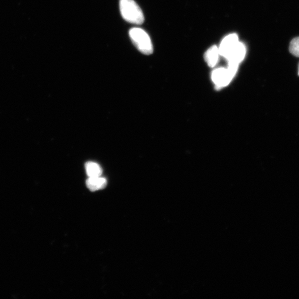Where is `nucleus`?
<instances>
[{
	"mask_svg": "<svg viewBox=\"0 0 299 299\" xmlns=\"http://www.w3.org/2000/svg\"><path fill=\"white\" fill-rule=\"evenodd\" d=\"M219 52L217 46L211 47L207 51L205 55V59L208 65L210 67H213L218 62Z\"/></svg>",
	"mask_w": 299,
	"mask_h": 299,
	"instance_id": "nucleus-7",
	"label": "nucleus"
},
{
	"mask_svg": "<svg viewBox=\"0 0 299 299\" xmlns=\"http://www.w3.org/2000/svg\"><path fill=\"white\" fill-rule=\"evenodd\" d=\"M235 76V74L228 68H219L214 70L212 78L215 87L219 90L229 84Z\"/></svg>",
	"mask_w": 299,
	"mask_h": 299,
	"instance_id": "nucleus-3",
	"label": "nucleus"
},
{
	"mask_svg": "<svg viewBox=\"0 0 299 299\" xmlns=\"http://www.w3.org/2000/svg\"></svg>",
	"mask_w": 299,
	"mask_h": 299,
	"instance_id": "nucleus-10",
	"label": "nucleus"
},
{
	"mask_svg": "<svg viewBox=\"0 0 299 299\" xmlns=\"http://www.w3.org/2000/svg\"><path fill=\"white\" fill-rule=\"evenodd\" d=\"M289 51L294 56L299 57V37L292 39L290 43Z\"/></svg>",
	"mask_w": 299,
	"mask_h": 299,
	"instance_id": "nucleus-9",
	"label": "nucleus"
},
{
	"mask_svg": "<svg viewBox=\"0 0 299 299\" xmlns=\"http://www.w3.org/2000/svg\"><path fill=\"white\" fill-rule=\"evenodd\" d=\"M86 184L91 191L102 190L106 187L107 179L102 177L89 178L87 180Z\"/></svg>",
	"mask_w": 299,
	"mask_h": 299,
	"instance_id": "nucleus-6",
	"label": "nucleus"
},
{
	"mask_svg": "<svg viewBox=\"0 0 299 299\" xmlns=\"http://www.w3.org/2000/svg\"><path fill=\"white\" fill-rule=\"evenodd\" d=\"M129 36L134 45L143 54L150 55L152 54V41L145 30L139 28H132L129 30Z\"/></svg>",
	"mask_w": 299,
	"mask_h": 299,
	"instance_id": "nucleus-2",
	"label": "nucleus"
},
{
	"mask_svg": "<svg viewBox=\"0 0 299 299\" xmlns=\"http://www.w3.org/2000/svg\"><path fill=\"white\" fill-rule=\"evenodd\" d=\"M238 35L234 33L224 38L218 48L220 55L227 59L239 43Z\"/></svg>",
	"mask_w": 299,
	"mask_h": 299,
	"instance_id": "nucleus-4",
	"label": "nucleus"
},
{
	"mask_svg": "<svg viewBox=\"0 0 299 299\" xmlns=\"http://www.w3.org/2000/svg\"><path fill=\"white\" fill-rule=\"evenodd\" d=\"M86 172L89 178L101 177L102 174V169L94 162H88L86 164Z\"/></svg>",
	"mask_w": 299,
	"mask_h": 299,
	"instance_id": "nucleus-8",
	"label": "nucleus"
},
{
	"mask_svg": "<svg viewBox=\"0 0 299 299\" xmlns=\"http://www.w3.org/2000/svg\"><path fill=\"white\" fill-rule=\"evenodd\" d=\"M246 54V47L243 43L239 42L235 49L232 52L229 57L227 59L228 65L238 67L239 64L244 59Z\"/></svg>",
	"mask_w": 299,
	"mask_h": 299,
	"instance_id": "nucleus-5",
	"label": "nucleus"
},
{
	"mask_svg": "<svg viewBox=\"0 0 299 299\" xmlns=\"http://www.w3.org/2000/svg\"><path fill=\"white\" fill-rule=\"evenodd\" d=\"M120 5L122 18L127 23L138 25L143 24V12L134 0H120Z\"/></svg>",
	"mask_w": 299,
	"mask_h": 299,
	"instance_id": "nucleus-1",
	"label": "nucleus"
}]
</instances>
